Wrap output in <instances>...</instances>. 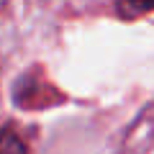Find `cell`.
Listing matches in <instances>:
<instances>
[{"label": "cell", "instance_id": "cell-1", "mask_svg": "<svg viewBox=\"0 0 154 154\" xmlns=\"http://www.w3.org/2000/svg\"><path fill=\"white\" fill-rule=\"evenodd\" d=\"M0 154H28V149L13 128H0Z\"/></svg>", "mask_w": 154, "mask_h": 154}, {"label": "cell", "instance_id": "cell-2", "mask_svg": "<svg viewBox=\"0 0 154 154\" xmlns=\"http://www.w3.org/2000/svg\"><path fill=\"white\" fill-rule=\"evenodd\" d=\"M116 8H118V13L123 18H136V16L154 11V0H118Z\"/></svg>", "mask_w": 154, "mask_h": 154}]
</instances>
